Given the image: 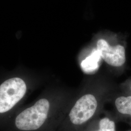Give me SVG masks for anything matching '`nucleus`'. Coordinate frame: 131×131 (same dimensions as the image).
I'll use <instances>...</instances> for the list:
<instances>
[{
  "instance_id": "1",
  "label": "nucleus",
  "mask_w": 131,
  "mask_h": 131,
  "mask_svg": "<svg viewBox=\"0 0 131 131\" xmlns=\"http://www.w3.org/2000/svg\"><path fill=\"white\" fill-rule=\"evenodd\" d=\"M50 104L48 100L41 99L34 105L19 114L15 119V125L21 131H34L39 129L47 119Z\"/></svg>"
},
{
  "instance_id": "3",
  "label": "nucleus",
  "mask_w": 131,
  "mask_h": 131,
  "mask_svg": "<svg viewBox=\"0 0 131 131\" xmlns=\"http://www.w3.org/2000/svg\"><path fill=\"white\" fill-rule=\"evenodd\" d=\"M98 101L91 94H86L81 97L71 108L69 114L71 123L80 125L89 121L96 112Z\"/></svg>"
},
{
  "instance_id": "2",
  "label": "nucleus",
  "mask_w": 131,
  "mask_h": 131,
  "mask_svg": "<svg viewBox=\"0 0 131 131\" xmlns=\"http://www.w3.org/2000/svg\"><path fill=\"white\" fill-rule=\"evenodd\" d=\"M26 85L23 80L12 78L0 85V113L8 111L24 97Z\"/></svg>"
},
{
  "instance_id": "7",
  "label": "nucleus",
  "mask_w": 131,
  "mask_h": 131,
  "mask_svg": "<svg viewBox=\"0 0 131 131\" xmlns=\"http://www.w3.org/2000/svg\"><path fill=\"white\" fill-rule=\"evenodd\" d=\"M125 90L128 94L131 95V81H129L124 85Z\"/></svg>"
},
{
  "instance_id": "4",
  "label": "nucleus",
  "mask_w": 131,
  "mask_h": 131,
  "mask_svg": "<svg viewBox=\"0 0 131 131\" xmlns=\"http://www.w3.org/2000/svg\"><path fill=\"white\" fill-rule=\"evenodd\" d=\"M97 50L100 56L108 65L114 67H122L126 62L125 49L122 45L111 46L105 40L99 39Z\"/></svg>"
},
{
  "instance_id": "5",
  "label": "nucleus",
  "mask_w": 131,
  "mask_h": 131,
  "mask_svg": "<svg viewBox=\"0 0 131 131\" xmlns=\"http://www.w3.org/2000/svg\"><path fill=\"white\" fill-rule=\"evenodd\" d=\"M115 105L118 113L131 122V95L118 97L115 100Z\"/></svg>"
},
{
  "instance_id": "6",
  "label": "nucleus",
  "mask_w": 131,
  "mask_h": 131,
  "mask_svg": "<svg viewBox=\"0 0 131 131\" xmlns=\"http://www.w3.org/2000/svg\"><path fill=\"white\" fill-rule=\"evenodd\" d=\"M95 131H116L115 123L108 117L101 119L99 123V129Z\"/></svg>"
}]
</instances>
